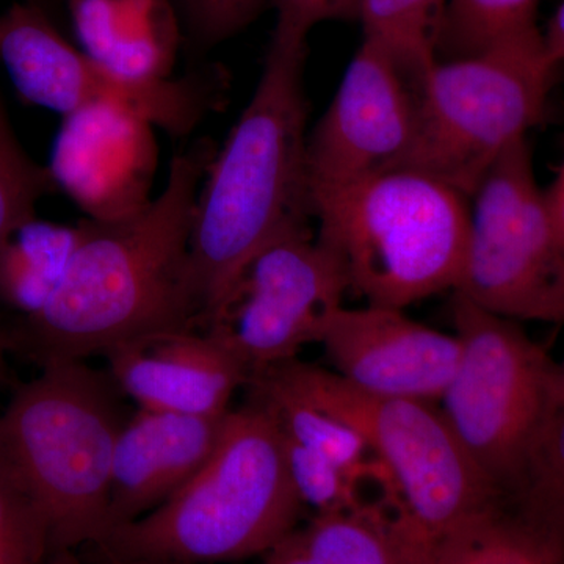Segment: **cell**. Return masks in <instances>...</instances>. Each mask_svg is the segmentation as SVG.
Listing matches in <instances>:
<instances>
[{"label": "cell", "instance_id": "2", "mask_svg": "<svg viewBox=\"0 0 564 564\" xmlns=\"http://www.w3.org/2000/svg\"><path fill=\"white\" fill-rule=\"evenodd\" d=\"M306 57V41L272 36L250 102L204 177L191 237L203 328L256 252L314 220Z\"/></svg>", "mask_w": 564, "mask_h": 564}, {"label": "cell", "instance_id": "38", "mask_svg": "<svg viewBox=\"0 0 564 564\" xmlns=\"http://www.w3.org/2000/svg\"><path fill=\"white\" fill-rule=\"evenodd\" d=\"M7 340L6 337L0 336V370H2V351L3 347H6Z\"/></svg>", "mask_w": 564, "mask_h": 564}, {"label": "cell", "instance_id": "15", "mask_svg": "<svg viewBox=\"0 0 564 564\" xmlns=\"http://www.w3.org/2000/svg\"><path fill=\"white\" fill-rule=\"evenodd\" d=\"M109 373L143 410L215 417L229 413L250 370L204 329L155 334L107 352Z\"/></svg>", "mask_w": 564, "mask_h": 564}, {"label": "cell", "instance_id": "35", "mask_svg": "<svg viewBox=\"0 0 564 564\" xmlns=\"http://www.w3.org/2000/svg\"><path fill=\"white\" fill-rule=\"evenodd\" d=\"M549 322H564V269L562 272V276H560L558 285H556L554 302H552L551 307V315H549Z\"/></svg>", "mask_w": 564, "mask_h": 564}, {"label": "cell", "instance_id": "4", "mask_svg": "<svg viewBox=\"0 0 564 564\" xmlns=\"http://www.w3.org/2000/svg\"><path fill=\"white\" fill-rule=\"evenodd\" d=\"M281 432L261 404L229 411L209 462L172 499L101 541L126 558L193 564L265 555L299 530Z\"/></svg>", "mask_w": 564, "mask_h": 564}, {"label": "cell", "instance_id": "26", "mask_svg": "<svg viewBox=\"0 0 564 564\" xmlns=\"http://www.w3.org/2000/svg\"><path fill=\"white\" fill-rule=\"evenodd\" d=\"M281 441L289 477L304 507L314 508L315 514H337L350 513L369 505L361 497V486L369 478L359 480L351 477L337 464L282 432Z\"/></svg>", "mask_w": 564, "mask_h": 564}, {"label": "cell", "instance_id": "3", "mask_svg": "<svg viewBox=\"0 0 564 564\" xmlns=\"http://www.w3.org/2000/svg\"><path fill=\"white\" fill-rule=\"evenodd\" d=\"M109 372L51 362L0 414V478L40 516L51 555L109 534L115 445L129 415Z\"/></svg>", "mask_w": 564, "mask_h": 564}, {"label": "cell", "instance_id": "1", "mask_svg": "<svg viewBox=\"0 0 564 564\" xmlns=\"http://www.w3.org/2000/svg\"><path fill=\"white\" fill-rule=\"evenodd\" d=\"M218 148L196 139L170 163L158 198L113 220H87L62 280L7 344L41 367L85 361L155 334L203 328L193 289L196 199Z\"/></svg>", "mask_w": 564, "mask_h": 564}, {"label": "cell", "instance_id": "31", "mask_svg": "<svg viewBox=\"0 0 564 564\" xmlns=\"http://www.w3.org/2000/svg\"><path fill=\"white\" fill-rule=\"evenodd\" d=\"M545 206L554 228L556 245L564 256V159L558 173L547 191H544Z\"/></svg>", "mask_w": 564, "mask_h": 564}, {"label": "cell", "instance_id": "29", "mask_svg": "<svg viewBox=\"0 0 564 564\" xmlns=\"http://www.w3.org/2000/svg\"><path fill=\"white\" fill-rule=\"evenodd\" d=\"M362 0H270L276 11L274 39L307 41L322 22L359 21Z\"/></svg>", "mask_w": 564, "mask_h": 564}, {"label": "cell", "instance_id": "36", "mask_svg": "<svg viewBox=\"0 0 564 564\" xmlns=\"http://www.w3.org/2000/svg\"><path fill=\"white\" fill-rule=\"evenodd\" d=\"M43 564H87L84 556L80 555L79 549L77 551H61L55 552L47 556L46 562Z\"/></svg>", "mask_w": 564, "mask_h": 564}, {"label": "cell", "instance_id": "32", "mask_svg": "<svg viewBox=\"0 0 564 564\" xmlns=\"http://www.w3.org/2000/svg\"><path fill=\"white\" fill-rule=\"evenodd\" d=\"M79 552L87 564H193L176 562V560L126 558V556L115 554L101 541L84 545Z\"/></svg>", "mask_w": 564, "mask_h": 564}, {"label": "cell", "instance_id": "30", "mask_svg": "<svg viewBox=\"0 0 564 564\" xmlns=\"http://www.w3.org/2000/svg\"><path fill=\"white\" fill-rule=\"evenodd\" d=\"M262 564H315L313 556L304 545L302 532L295 530L284 541L274 545L272 551L263 555Z\"/></svg>", "mask_w": 564, "mask_h": 564}, {"label": "cell", "instance_id": "5", "mask_svg": "<svg viewBox=\"0 0 564 564\" xmlns=\"http://www.w3.org/2000/svg\"><path fill=\"white\" fill-rule=\"evenodd\" d=\"M311 199L318 242L370 306L404 310L458 288L470 202L445 182L391 169L314 191Z\"/></svg>", "mask_w": 564, "mask_h": 564}, {"label": "cell", "instance_id": "19", "mask_svg": "<svg viewBox=\"0 0 564 564\" xmlns=\"http://www.w3.org/2000/svg\"><path fill=\"white\" fill-rule=\"evenodd\" d=\"M502 503L522 524L564 549V399L545 419Z\"/></svg>", "mask_w": 564, "mask_h": 564}, {"label": "cell", "instance_id": "24", "mask_svg": "<svg viewBox=\"0 0 564 564\" xmlns=\"http://www.w3.org/2000/svg\"><path fill=\"white\" fill-rule=\"evenodd\" d=\"M540 0H448L440 61L470 57L536 28Z\"/></svg>", "mask_w": 564, "mask_h": 564}, {"label": "cell", "instance_id": "37", "mask_svg": "<svg viewBox=\"0 0 564 564\" xmlns=\"http://www.w3.org/2000/svg\"><path fill=\"white\" fill-rule=\"evenodd\" d=\"M564 399V358L556 362L555 375V402Z\"/></svg>", "mask_w": 564, "mask_h": 564}, {"label": "cell", "instance_id": "7", "mask_svg": "<svg viewBox=\"0 0 564 564\" xmlns=\"http://www.w3.org/2000/svg\"><path fill=\"white\" fill-rule=\"evenodd\" d=\"M558 66L538 25L480 54L437 62L419 85L413 144L395 169L470 198L489 166L541 121Z\"/></svg>", "mask_w": 564, "mask_h": 564}, {"label": "cell", "instance_id": "12", "mask_svg": "<svg viewBox=\"0 0 564 564\" xmlns=\"http://www.w3.org/2000/svg\"><path fill=\"white\" fill-rule=\"evenodd\" d=\"M417 110V85L364 40L307 135L311 193L395 169L413 144Z\"/></svg>", "mask_w": 564, "mask_h": 564}, {"label": "cell", "instance_id": "25", "mask_svg": "<svg viewBox=\"0 0 564 564\" xmlns=\"http://www.w3.org/2000/svg\"><path fill=\"white\" fill-rule=\"evenodd\" d=\"M55 187L50 166L39 165L22 150L0 98V250L35 218L36 204Z\"/></svg>", "mask_w": 564, "mask_h": 564}, {"label": "cell", "instance_id": "27", "mask_svg": "<svg viewBox=\"0 0 564 564\" xmlns=\"http://www.w3.org/2000/svg\"><path fill=\"white\" fill-rule=\"evenodd\" d=\"M192 61L209 54L258 20L270 0H170Z\"/></svg>", "mask_w": 564, "mask_h": 564}, {"label": "cell", "instance_id": "11", "mask_svg": "<svg viewBox=\"0 0 564 564\" xmlns=\"http://www.w3.org/2000/svg\"><path fill=\"white\" fill-rule=\"evenodd\" d=\"M347 274L313 228L282 234L243 267L204 332L217 337L250 377L317 343L323 322L344 306Z\"/></svg>", "mask_w": 564, "mask_h": 564}, {"label": "cell", "instance_id": "9", "mask_svg": "<svg viewBox=\"0 0 564 564\" xmlns=\"http://www.w3.org/2000/svg\"><path fill=\"white\" fill-rule=\"evenodd\" d=\"M0 62L24 101L62 117L87 107L126 111L172 139H187L228 101L229 73L196 65L182 76H118L76 50L44 11L14 3L0 14Z\"/></svg>", "mask_w": 564, "mask_h": 564}, {"label": "cell", "instance_id": "8", "mask_svg": "<svg viewBox=\"0 0 564 564\" xmlns=\"http://www.w3.org/2000/svg\"><path fill=\"white\" fill-rule=\"evenodd\" d=\"M452 318L459 358L441 411L503 500L554 408L556 362L518 321L455 292Z\"/></svg>", "mask_w": 564, "mask_h": 564}, {"label": "cell", "instance_id": "6", "mask_svg": "<svg viewBox=\"0 0 564 564\" xmlns=\"http://www.w3.org/2000/svg\"><path fill=\"white\" fill-rule=\"evenodd\" d=\"M251 377L263 378L361 434L395 480L408 524L437 551L502 505V496L475 466L436 403L373 395L299 359Z\"/></svg>", "mask_w": 564, "mask_h": 564}, {"label": "cell", "instance_id": "16", "mask_svg": "<svg viewBox=\"0 0 564 564\" xmlns=\"http://www.w3.org/2000/svg\"><path fill=\"white\" fill-rule=\"evenodd\" d=\"M226 415L143 408L129 415L111 462L109 534L161 507L203 469L217 448Z\"/></svg>", "mask_w": 564, "mask_h": 564}, {"label": "cell", "instance_id": "21", "mask_svg": "<svg viewBox=\"0 0 564 564\" xmlns=\"http://www.w3.org/2000/svg\"><path fill=\"white\" fill-rule=\"evenodd\" d=\"M448 0H362L364 40L377 44L414 85L440 62Z\"/></svg>", "mask_w": 564, "mask_h": 564}, {"label": "cell", "instance_id": "28", "mask_svg": "<svg viewBox=\"0 0 564 564\" xmlns=\"http://www.w3.org/2000/svg\"><path fill=\"white\" fill-rule=\"evenodd\" d=\"M50 555V536L40 516L0 478V564H43Z\"/></svg>", "mask_w": 564, "mask_h": 564}, {"label": "cell", "instance_id": "34", "mask_svg": "<svg viewBox=\"0 0 564 564\" xmlns=\"http://www.w3.org/2000/svg\"><path fill=\"white\" fill-rule=\"evenodd\" d=\"M24 2L44 11L57 25L62 20L63 11H66L65 0H24Z\"/></svg>", "mask_w": 564, "mask_h": 564}, {"label": "cell", "instance_id": "20", "mask_svg": "<svg viewBox=\"0 0 564 564\" xmlns=\"http://www.w3.org/2000/svg\"><path fill=\"white\" fill-rule=\"evenodd\" d=\"M77 240V226L25 223L0 250V300L36 313L57 288Z\"/></svg>", "mask_w": 564, "mask_h": 564}, {"label": "cell", "instance_id": "18", "mask_svg": "<svg viewBox=\"0 0 564 564\" xmlns=\"http://www.w3.org/2000/svg\"><path fill=\"white\" fill-rule=\"evenodd\" d=\"M302 532L315 564H437L440 551L425 543L384 503L350 513L315 514Z\"/></svg>", "mask_w": 564, "mask_h": 564}, {"label": "cell", "instance_id": "10", "mask_svg": "<svg viewBox=\"0 0 564 564\" xmlns=\"http://www.w3.org/2000/svg\"><path fill=\"white\" fill-rule=\"evenodd\" d=\"M469 202L466 259L454 292L502 317L549 322L564 256L529 141H518L489 166Z\"/></svg>", "mask_w": 564, "mask_h": 564}, {"label": "cell", "instance_id": "22", "mask_svg": "<svg viewBox=\"0 0 564 564\" xmlns=\"http://www.w3.org/2000/svg\"><path fill=\"white\" fill-rule=\"evenodd\" d=\"M247 386L250 400L269 411L282 433L315 454L325 456L351 477L362 480L377 466V456L370 462L367 456L369 445L347 423L282 391L263 378L250 377Z\"/></svg>", "mask_w": 564, "mask_h": 564}, {"label": "cell", "instance_id": "14", "mask_svg": "<svg viewBox=\"0 0 564 564\" xmlns=\"http://www.w3.org/2000/svg\"><path fill=\"white\" fill-rule=\"evenodd\" d=\"M148 122L95 106L63 117L52 152L57 187L91 220H113L150 202L155 141Z\"/></svg>", "mask_w": 564, "mask_h": 564}, {"label": "cell", "instance_id": "23", "mask_svg": "<svg viewBox=\"0 0 564 564\" xmlns=\"http://www.w3.org/2000/svg\"><path fill=\"white\" fill-rule=\"evenodd\" d=\"M437 564H564V549L500 505L448 538Z\"/></svg>", "mask_w": 564, "mask_h": 564}, {"label": "cell", "instance_id": "17", "mask_svg": "<svg viewBox=\"0 0 564 564\" xmlns=\"http://www.w3.org/2000/svg\"><path fill=\"white\" fill-rule=\"evenodd\" d=\"M65 7L91 61L128 79L173 76L182 35L170 0H65Z\"/></svg>", "mask_w": 564, "mask_h": 564}, {"label": "cell", "instance_id": "13", "mask_svg": "<svg viewBox=\"0 0 564 564\" xmlns=\"http://www.w3.org/2000/svg\"><path fill=\"white\" fill-rule=\"evenodd\" d=\"M317 343L355 388L432 403L443 399L459 358L458 337L411 321L403 310L370 304L334 311Z\"/></svg>", "mask_w": 564, "mask_h": 564}, {"label": "cell", "instance_id": "33", "mask_svg": "<svg viewBox=\"0 0 564 564\" xmlns=\"http://www.w3.org/2000/svg\"><path fill=\"white\" fill-rule=\"evenodd\" d=\"M543 35L549 54L558 65H562L564 62V2L555 11Z\"/></svg>", "mask_w": 564, "mask_h": 564}]
</instances>
